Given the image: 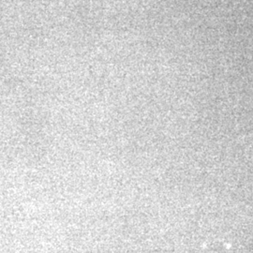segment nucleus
Wrapping results in <instances>:
<instances>
[]
</instances>
